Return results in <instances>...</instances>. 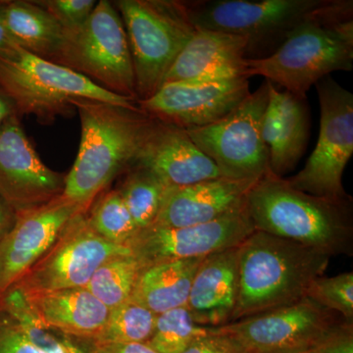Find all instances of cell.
Listing matches in <instances>:
<instances>
[{
    "instance_id": "9",
    "label": "cell",
    "mask_w": 353,
    "mask_h": 353,
    "mask_svg": "<svg viewBox=\"0 0 353 353\" xmlns=\"http://www.w3.org/2000/svg\"><path fill=\"white\" fill-rule=\"evenodd\" d=\"M268 101L269 83L264 80L222 119L208 126L185 130L224 178L259 180L270 171L268 150L262 137Z\"/></svg>"
},
{
    "instance_id": "21",
    "label": "cell",
    "mask_w": 353,
    "mask_h": 353,
    "mask_svg": "<svg viewBox=\"0 0 353 353\" xmlns=\"http://www.w3.org/2000/svg\"><path fill=\"white\" fill-rule=\"evenodd\" d=\"M238 290V246L205 257L194 275L188 299L192 320L205 328L231 322Z\"/></svg>"
},
{
    "instance_id": "27",
    "label": "cell",
    "mask_w": 353,
    "mask_h": 353,
    "mask_svg": "<svg viewBox=\"0 0 353 353\" xmlns=\"http://www.w3.org/2000/svg\"><path fill=\"white\" fill-rule=\"evenodd\" d=\"M0 307L19 323L26 336L43 353H88L68 336L44 327L17 288L12 287L0 294Z\"/></svg>"
},
{
    "instance_id": "18",
    "label": "cell",
    "mask_w": 353,
    "mask_h": 353,
    "mask_svg": "<svg viewBox=\"0 0 353 353\" xmlns=\"http://www.w3.org/2000/svg\"><path fill=\"white\" fill-rule=\"evenodd\" d=\"M259 180L221 178L168 188L152 226L180 228L211 222L243 208Z\"/></svg>"
},
{
    "instance_id": "16",
    "label": "cell",
    "mask_w": 353,
    "mask_h": 353,
    "mask_svg": "<svg viewBox=\"0 0 353 353\" xmlns=\"http://www.w3.org/2000/svg\"><path fill=\"white\" fill-rule=\"evenodd\" d=\"M79 212L78 206L61 196L41 208L16 213L12 229L0 241V294L31 270Z\"/></svg>"
},
{
    "instance_id": "22",
    "label": "cell",
    "mask_w": 353,
    "mask_h": 353,
    "mask_svg": "<svg viewBox=\"0 0 353 353\" xmlns=\"http://www.w3.org/2000/svg\"><path fill=\"white\" fill-rule=\"evenodd\" d=\"M24 296L44 327L70 339L90 343L103 329L110 311L85 288Z\"/></svg>"
},
{
    "instance_id": "5",
    "label": "cell",
    "mask_w": 353,
    "mask_h": 353,
    "mask_svg": "<svg viewBox=\"0 0 353 353\" xmlns=\"http://www.w3.org/2000/svg\"><path fill=\"white\" fill-rule=\"evenodd\" d=\"M353 67V11L316 21L299 30L275 53L246 60L245 76L263 77L285 90L306 97L311 87L336 71Z\"/></svg>"
},
{
    "instance_id": "39",
    "label": "cell",
    "mask_w": 353,
    "mask_h": 353,
    "mask_svg": "<svg viewBox=\"0 0 353 353\" xmlns=\"http://www.w3.org/2000/svg\"><path fill=\"white\" fill-rule=\"evenodd\" d=\"M16 48H18L14 39L11 38L3 23L0 20V57L9 54L12 52Z\"/></svg>"
},
{
    "instance_id": "30",
    "label": "cell",
    "mask_w": 353,
    "mask_h": 353,
    "mask_svg": "<svg viewBox=\"0 0 353 353\" xmlns=\"http://www.w3.org/2000/svg\"><path fill=\"white\" fill-rule=\"evenodd\" d=\"M208 333V328L192 320L187 306L157 316L148 343L158 353H182L192 341Z\"/></svg>"
},
{
    "instance_id": "15",
    "label": "cell",
    "mask_w": 353,
    "mask_h": 353,
    "mask_svg": "<svg viewBox=\"0 0 353 353\" xmlns=\"http://www.w3.org/2000/svg\"><path fill=\"white\" fill-rule=\"evenodd\" d=\"M64 174L41 161L19 116L0 128V196L16 213L41 208L63 194Z\"/></svg>"
},
{
    "instance_id": "12",
    "label": "cell",
    "mask_w": 353,
    "mask_h": 353,
    "mask_svg": "<svg viewBox=\"0 0 353 353\" xmlns=\"http://www.w3.org/2000/svg\"><path fill=\"white\" fill-rule=\"evenodd\" d=\"M131 253L95 233L87 213L71 218L48 252L13 287L24 294L85 288L102 263Z\"/></svg>"
},
{
    "instance_id": "23",
    "label": "cell",
    "mask_w": 353,
    "mask_h": 353,
    "mask_svg": "<svg viewBox=\"0 0 353 353\" xmlns=\"http://www.w3.org/2000/svg\"><path fill=\"white\" fill-rule=\"evenodd\" d=\"M203 259L174 260L141 269L130 299L157 315L187 306L192 281Z\"/></svg>"
},
{
    "instance_id": "17",
    "label": "cell",
    "mask_w": 353,
    "mask_h": 353,
    "mask_svg": "<svg viewBox=\"0 0 353 353\" xmlns=\"http://www.w3.org/2000/svg\"><path fill=\"white\" fill-rule=\"evenodd\" d=\"M136 164L154 172L168 188L185 187L222 176L185 130L153 118Z\"/></svg>"
},
{
    "instance_id": "37",
    "label": "cell",
    "mask_w": 353,
    "mask_h": 353,
    "mask_svg": "<svg viewBox=\"0 0 353 353\" xmlns=\"http://www.w3.org/2000/svg\"><path fill=\"white\" fill-rule=\"evenodd\" d=\"M16 216L15 210L0 196V241L12 229Z\"/></svg>"
},
{
    "instance_id": "10",
    "label": "cell",
    "mask_w": 353,
    "mask_h": 353,
    "mask_svg": "<svg viewBox=\"0 0 353 353\" xmlns=\"http://www.w3.org/2000/svg\"><path fill=\"white\" fill-rule=\"evenodd\" d=\"M315 88L321 113L319 138L303 170L287 181L306 194L345 201L352 199L343 175L353 154V94L331 76Z\"/></svg>"
},
{
    "instance_id": "31",
    "label": "cell",
    "mask_w": 353,
    "mask_h": 353,
    "mask_svg": "<svg viewBox=\"0 0 353 353\" xmlns=\"http://www.w3.org/2000/svg\"><path fill=\"white\" fill-rule=\"evenodd\" d=\"M305 297L341 315L345 322L353 324V273L339 274L334 277L316 278Z\"/></svg>"
},
{
    "instance_id": "26",
    "label": "cell",
    "mask_w": 353,
    "mask_h": 353,
    "mask_svg": "<svg viewBox=\"0 0 353 353\" xmlns=\"http://www.w3.org/2000/svg\"><path fill=\"white\" fill-rule=\"evenodd\" d=\"M141 270L131 253L115 255L97 268L85 289L106 307L113 309L129 301Z\"/></svg>"
},
{
    "instance_id": "13",
    "label": "cell",
    "mask_w": 353,
    "mask_h": 353,
    "mask_svg": "<svg viewBox=\"0 0 353 353\" xmlns=\"http://www.w3.org/2000/svg\"><path fill=\"white\" fill-rule=\"evenodd\" d=\"M254 231L245 204L204 224L146 228L139 231L127 246L143 269L174 260L205 259L236 248Z\"/></svg>"
},
{
    "instance_id": "19",
    "label": "cell",
    "mask_w": 353,
    "mask_h": 353,
    "mask_svg": "<svg viewBox=\"0 0 353 353\" xmlns=\"http://www.w3.org/2000/svg\"><path fill=\"white\" fill-rule=\"evenodd\" d=\"M268 83L269 101L262 121V137L268 150L270 171L284 178L296 168L307 148L310 114L306 97Z\"/></svg>"
},
{
    "instance_id": "32",
    "label": "cell",
    "mask_w": 353,
    "mask_h": 353,
    "mask_svg": "<svg viewBox=\"0 0 353 353\" xmlns=\"http://www.w3.org/2000/svg\"><path fill=\"white\" fill-rule=\"evenodd\" d=\"M37 3L59 23L65 32L82 27L97 6L94 0H41Z\"/></svg>"
},
{
    "instance_id": "29",
    "label": "cell",
    "mask_w": 353,
    "mask_h": 353,
    "mask_svg": "<svg viewBox=\"0 0 353 353\" xmlns=\"http://www.w3.org/2000/svg\"><path fill=\"white\" fill-rule=\"evenodd\" d=\"M87 218L95 233L115 245L127 246L139 232L116 190L103 192L97 196L88 211Z\"/></svg>"
},
{
    "instance_id": "3",
    "label": "cell",
    "mask_w": 353,
    "mask_h": 353,
    "mask_svg": "<svg viewBox=\"0 0 353 353\" xmlns=\"http://www.w3.org/2000/svg\"><path fill=\"white\" fill-rule=\"evenodd\" d=\"M331 257L256 231L238 246L239 290L231 322L299 303Z\"/></svg>"
},
{
    "instance_id": "33",
    "label": "cell",
    "mask_w": 353,
    "mask_h": 353,
    "mask_svg": "<svg viewBox=\"0 0 353 353\" xmlns=\"http://www.w3.org/2000/svg\"><path fill=\"white\" fill-rule=\"evenodd\" d=\"M0 353H43L26 336L19 323L1 307Z\"/></svg>"
},
{
    "instance_id": "7",
    "label": "cell",
    "mask_w": 353,
    "mask_h": 353,
    "mask_svg": "<svg viewBox=\"0 0 353 353\" xmlns=\"http://www.w3.org/2000/svg\"><path fill=\"white\" fill-rule=\"evenodd\" d=\"M113 4L126 30L137 101H145L163 85L196 28L179 0H118Z\"/></svg>"
},
{
    "instance_id": "6",
    "label": "cell",
    "mask_w": 353,
    "mask_h": 353,
    "mask_svg": "<svg viewBox=\"0 0 353 353\" xmlns=\"http://www.w3.org/2000/svg\"><path fill=\"white\" fill-rule=\"evenodd\" d=\"M0 88L15 102L19 116L32 115L41 124L76 112L73 99H88L136 108L137 101L111 94L66 67L16 48L0 57Z\"/></svg>"
},
{
    "instance_id": "25",
    "label": "cell",
    "mask_w": 353,
    "mask_h": 353,
    "mask_svg": "<svg viewBox=\"0 0 353 353\" xmlns=\"http://www.w3.org/2000/svg\"><path fill=\"white\" fill-rule=\"evenodd\" d=\"M116 189L139 231L152 226L157 220L166 190V183L152 170L134 164L125 172Z\"/></svg>"
},
{
    "instance_id": "28",
    "label": "cell",
    "mask_w": 353,
    "mask_h": 353,
    "mask_svg": "<svg viewBox=\"0 0 353 353\" xmlns=\"http://www.w3.org/2000/svg\"><path fill=\"white\" fill-rule=\"evenodd\" d=\"M157 316L129 299L110 309L103 329L90 343H148L154 330Z\"/></svg>"
},
{
    "instance_id": "8",
    "label": "cell",
    "mask_w": 353,
    "mask_h": 353,
    "mask_svg": "<svg viewBox=\"0 0 353 353\" xmlns=\"http://www.w3.org/2000/svg\"><path fill=\"white\" fill-rule=\"evenodd\" d=\"M52 62L81 74L111 94L137 101L126 30L112 2H97L82 27L65 32Z\"/></svg>"
},
{
    "instance_id": "36",
    "label": "cell",
    "mask_w": 353,
    "mask_h": 353,
    "mask_svg": "<svg viewBox=\"0 0 353 353\" xmlns=\"http://www.w3.org/2000/svg\"><path fill=\"white\" fill-rule=\"evenodd\" d=\"M88 353H158L148 343H90Z\"/></svg>"
},
{
    "instance_id": "11",
    "label": "cell",
    "mask_w": 353,
    "mask_h": 353,
    "mask_svg": "<svg viewBox=\"0 0 353 353\" xmlns=\"http://www.w3.org/2000/svg\"><path fill=\"white\" fill-rule=\"evenodd\" d=\"M345 323L338 313L304 297L292 305L212 329L243 353H306Z\"/></svg>"
},
{
    "instance_id": "35",
    "label": "cell",
    "mask_w": 353,
    "mask_h": 353,
    "mask_svg": "<svg viewBox=\"0 0 353 353\" xmlns=\"http://www.w3.org/2000/svg\"><path fill=\"white\" fill-rule=\"evenodd\" d=\"M182 353H243L240 347L224 334L208 328V333L192 341Z\"/></svg>"
},
{
    "instance_id": "1",
    "label": "cell",
    "mask_w": 353,
    "mask_h": 353,
    "mask_svg": "<svg viewBox=\"0 0 353 353\" xmlns=\"http://www.w3.org/2000/svg\"><path fill=\"white\" fill-rule=\"evenodd\" d=\"M71 104L80 117L81 141L62 196L88 213L113 180L136 164L152 117L139 106L88 99Z\"/></svg>"
},
{
    "instance_id": "2",
    "label": "cell",
    "mask_w": 353,
    "mask_h": 353,
    "mask_svg": "<svg viewBox=\"0 0 353 353\" xmlns=\"http://www.w3.org/2000/svg\"><path fill=\"white\" fill-rule=\"evenodd\" d=\"M245 208L256 231L330 257L353 254L352 199L312 196L269 171L246 194Z\"/></svg>"
},
{
    "instance_id": "38",
    "label": "cell",
    "mask_w": 353,
    "mask_h": 353,
    "mask_svg": "<svg viewBox=\"0 0 353 353\" xmlns=\"http://www.w3.org/2000/svg\"><path fill=\"white\" fill-rule=\"evenodd\" d=\"M14 116H19L15 102L9 97L6 90L0 88V128L7 120Z\"/></svg>"
},
{
    "instance_id": "20",
    "label": "cell",
    "mask_w": 353,
    "mask_h": 353,
    "mask_svg": "<svg viewBox=\"0 0 353 353\" xmlns=\"http://www.w3.org/2000/svg\"><path fill=\"white\" fill-rule=\"evenodd\" d=\"M245 48L241 37L196 28L165 77L163 85L246 77Z\"/></svg>"
},
{
    "instance_id": "24",
    "label": "cell",
    "mask_w": 353,
    "mask_h": 353,
    "mask_svg": "<svg viewBox=\"0 0 353 353\" xmlns=\"http://www.w3.org/2000/svg\"><path fill=\"white\" fill-rule=\"evenodd\" d=\"M0 20L19 48L48 61L63 43V28L37 1L0 0Z\"/></svg>"
},
{
    "instance_id": "4",
    "label": "cell",
    "mask_w": 353,
    "mask_h": 353,
    "mask_svg": "<svg viewBox=\"0 0 353 353\" xmlns=\"http://www.w3.org/2000/svg\"><path fill=\"white\" fill-rule=\"evenodd\" d=\"M183 4L197 29L245 39L246 60L270 57L304 26L353 11L352 0H189Z\"/></svg>"
},
{
    "instance_id": "34",
    "label": "cell",
    "mask_w": 353,
    "mask_h": 353,
    "mask_svg": "<svg viewBox=\"0 0 353 353\" xmlns=\"http://www.w3.org/2000/svg\"><path fill=\"white\" fill-rule=\"evenodd\" d=\"M352 326L345 323L306 353H353Z\"/></svg>"
},
{
    "instance_id": "14",
    "label": "cell",
    "mask_w": 353,
    "mask_h": 353,
    "mask_svg": "<svg viewBox=\"0 0 353 353\" xmlns=\"http://www.w3.org/2000/svg\"><path fill=\"white\" fill-rule=\"evenodd\" d=\"M250 94L246 77L165 83L152 97L137 101L146 115L183 130L208 126L234 110Z\"/></svg>"
}]
</instances>
